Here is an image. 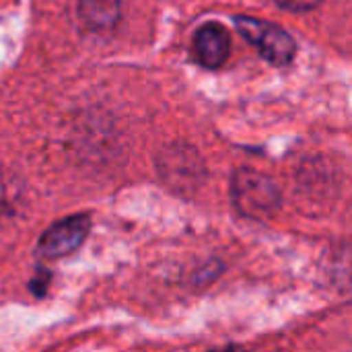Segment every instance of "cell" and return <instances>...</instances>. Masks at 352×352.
Here are the masks:
<instances>
[{
    "label": "cell",
    "mask_w": 352,
    "mask_h": 352,
    "mask_svg": "<svg viewBox=\"0 0 352 352\" xmlns=\"http://www.w3.org/2000/svg\"><path fill=\"white\" fill-rule=\"evenodd\" d=\"M210 352H245L243 349H239V346H223V349H214V351Z\"/></svg>",
    "instance_id": "52a82bcc"
},
{
    "label": "cell",
    "mask_w": 352,
    "mask_h": 352,
    "mask_svg": "<svg viewBox=\"0 0 352 352\" xmlns=\"http://www.w3.org/2000/svg\"><path fill=\"white\" fill-rule=\"evenodd\" d=\"M78 14L91 29H109L120 19V0H78Z\"/></svg>",
    "instance_id": "5b68a950"
},
{
    "label": "cell",
    "mask_w": 352,
    "mask_h": 352,
    "mask_svg": "<svg viewBox=\"0 0 352 352\" xmlns=\"http://www.w3.org/2000/svg\"><path fill=\"white\" fill-rule=\"evenodd\" d=\"M237 31L258 50V54L274 64L285 66L295 56V41L293 37L274 23L252 19V16H237Z\"/></svg>",
    "instance_id": "7a4b0ae2"
},
{
    "label": "cell",
    "mask_w": 352,
    "mask_h": 352,
    "mask_svg": "<svg viewBox=\"0 0 352 352\" xmlns=\"http://www.w3.org/2000/svg\"><path fill=\"white\" fill-rule=\"evenodd\" d=\"M283 8L287 10H295V12H303V10H311L316 8L322 0H276Z\"/></svg>",
    "instance_id": "8992f818"
},
{
    "label": "cell",
    "mask_w": 352,
    "mask_h": 352,
    "mask_svg": "<svg viewBox=\"0 0 352 352\" xmlns=\"http://www.w3.org/2000/svg\"><path fill=\"white\" fill-rule=\"evenodd\" d=\"M229 52H231L229 31L219 23L202 25L192 39V54L196 62L202 64L204 68H219L229 58Z\"/></svg>",
    "instance_id": "277c9868"
},
{
    "label": "cell",
    "mask_w": 352,
    "mask_h": 352,
    "mask_svg": "<svg viewBox=\"0 0 352 352\" xmlns=\"http://www.w3.org/2000/svg\"><path fill=\"white\" fill-rule=\"evenodd\" d=\"M233 202L235 208L250 219H268L280 204V192L276 184L252 169H239L233 175Z\"/></svg>",
    "instance_id": "6da1fadb"
},
{
    "label": "cell",
    "mask_w": 352,
    "mask_h": 352,
    "mask_svg": "<svg viewBox=\"0 0 352 352\" xmlns=\"http://www.w3.org/2000/svg\"><path fill=\"white\" fill-rule=\"evenodd\" d=\"M91 229V221L85 214L68 217L56 225H52L39 239V254L45 258H64L76 252L87 239Z\"/></svg>",
    "instance_id": "3957f363"
}]
</instances>
